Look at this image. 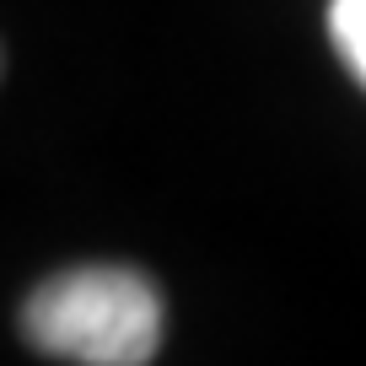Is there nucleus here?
Here are the masks:
<instances>
[{"instance_id":"nucleus-1","label":"nucleus","mask_w":366,"mask_h":366,"mask_svg":"<svg viewBox=\"0 0 366 366\" xmlns=\"http://www.w3.org/2000/svg\"><path fill=\"white\" fill-rule=\"evenodd\" d=\"M22 329L59 361L146 366L162 345V297L135 269H65L27 297Z\"/></svg>"},{"instance_id":"nucleus-2","label":"nucleus","mask_w":366,"mask_h":366,"mask_svg":"<svg viewBox=\"0 0 366 366\" xmlns=\"http://www.w3.org/2000/svg\"><path fill=\"white\" fill-rule=\"evenodd\" d=\"M329 33L350 76L366 86V0H329Z\"/></svg>"}]
</instances>
